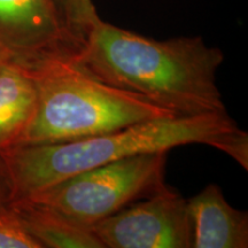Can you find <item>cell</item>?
Listing matches in <instances>:
<instances>
[{"instance_id": "obj_10", "label": "cell", "mask_w": 248, "mask_h": 248, "mask_svg": "<svg viewBox=\"0 0 248 248\" xmlns=\"http://www.w3.org/2000/svg\"><path fill=\"white\" fill-rule=\"evenodd\" d=\"M64 26L82 49L93 27L101 20L92 0H54Z\"/></svg>"}, {"instance_id": "obj_5", "label": "cell", "mask_w": 248, "mask_h": 248, "mask_svg": "<svg viewBox=\"0 0 248 248\" xmlns=\"http://www.w3.org/2000/svg\"><path fill=\"white\" fill-rule=\"evenodd\" d=\"M104 248H191L187 199L164 186L91 226Z\"/></svg>"}, {"instance_id": "obj_13", "label": "cell", "mask_w": 248, "mask_h": 248, "mask_svg": "<svg viewBox=\"0 0 248 248\" xmlns=\"http://www.w3.org/2000/svg\"><path fill=\"white\" fill-rule=\"evenodd\" d=\"M8 58H11V55H9L7 52H5L2 48H0V64H1L5 60H7Z\"/></svg>"}, {"instance_id": "obj_7", "label": "cell", "mask_w": 248, "mask_h": 248, "mask_svg": "<svg viewBox=\"0 0 248 248\" xmlns=\"http://www.w3.org/2000/svg\"><path fill=\"white\" fill-rule=\"evenodd\" d=\"M191 248H247L248 214L233 208L218 185L209 184L187 199Z\"/></svg>"}, {"instance_id": "obj_6", "label": "cell", "mask_w": 248, "mask_h": 248, "mask_svg": "<svg viewBox=\"0 0 248 248\" xmlns=\"http://www.w3.org/2000/svg\"><path fill=\"white\" fill-rule=\"evenodd\" d=\"M0 48L23 64L80 51L54 0H0Z\"/></svg>"}, {"instance_id": "obj_11", "label": "cell", "mask_w": 248, "mask_h": 248, "mask_svg": "<svg viewBox=\"0 0 248 248\" xmlns=\"http://www.w3.org/2000/svg\"><path fill=\"white\" fill-rule=\"evenodd\" d=\"M0 248H42L7 203L0 207Z\"/></svg>"}, {"instance_id": "obj_3", "label": "cell", "mask_w": 248, "mask_h": 248, "mask_svg": "<svg viewBox=\"0 0 248 248\" xmlns=\"http://www.w3.org/2000/svg\"><path fill=\"white\" fill-rule=\"evenodd\" d=\"M24 66L35 84L36 107L16 146L78 140L176 116L137 93L94 78L73 58H47Z\"/></svg>"}, {"instance_id": "obj_2", "label": "cell", "mask_w": 248, "mask_h": 248, "mask_svg": "<svg viewBox=\"0 0 248 248\" xmlns=\"http://www.w3.org/2000/svg\"><path fill=\"white\" fill-rule=\"evenodd\" d=\"M190 144L217 148L248 169V133L225 111L151 120L73 141L13 146L0 153V175L8 202L104 164Z\"/></svg>"}, {"instance_id": "obj_12", "label": "cell", "mask_w": 248, "mask_h": 248, "mask_svg": "<svg viewBox=\"0 0 248 248\" xmlns=\"http://www.w3.org/2000/svg\"><path fill=\"white\" fill-rule=\"evenodd\" d=\"M6 202H7V195H6L4 182H2L1 175H0V207L4 206Z\"/></svg>"}, {"instance_id": "obj_1", "label": "cell", "mask_w": 248, "mask_h": 248, "mask_svg": "<svg viewBox=\"0 0 248 248\" xmlns=\"http://www.w3.org/2000/svg\"><path fill=\"white\" fill-rule=\"evenodd\" d=\"M73 60L94 78L176 116L226 111L216 84L224 54L201 37L156 40L100 20Z\"/></svg>"}, {"instance_id": "obj_4", "label": "cell", "mask_w": 248, "mask_h": 248, "mask_svg": "<svg viewBox=\"0 0 248 248\" xmlns=\"http://www.w3.org/2000/svg\"><path fill=\"white\" fill-rule=\"evenodd\" d=\"M168 152L138 154L86 170L28 195L91 229L136 201L163 188Z\"/></svg>"}, {"instance_id": "obj_8", "label": "cell", "mask_w": 248, "mask_h": 248, "mask_svg": "<svg viewBox=\"0 0 248 248\" xmlns=\"http://www.w3.org/2000/svg\"><path fill=\"white\" fill-rule=\"evenodd\" d=\"M6 203L42 248H104L91 229L71 221L53 207L28 198Z\"/></svg>"}, {"instance_id": "obj_9", "label": "cell", "mask_w": 248, "mask_h": 248, "mask_svg": "<svg viewBox=\"0 0 248 248\" xmlns=\"http://www.w3.org/2000/svg\"><path fill=\"white\" fill-rule=\"evenodd\" d=\"M35 107L36 89L29 70L8 58L0 64V153L18 144Z\"/></svg>"}]
</instances>
